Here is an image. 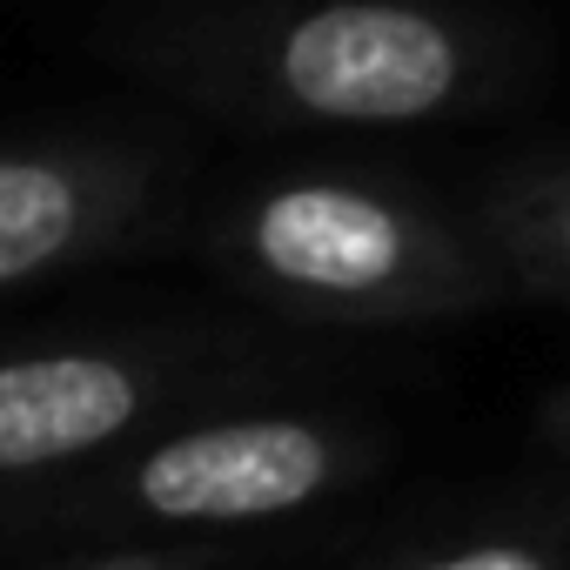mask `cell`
<instances>
[{
    "label": "cell",
    "instance_id": "obj_8",
    "mask_svg": "<svg viewBox=\"0 0 570 570\" xmlns=\"http://www.w3.org/2000/svg\"><path fill=\"white\" fill-rule=\"evenodd\" d=\"M537 430H543V436H550V443L570 456V383L543 396V410H537Z\"/></svg>",
    "mask_w": 570,
    "mask_h": 570
},
{
    "label": "cell",
    "instance_id": "obj_3",
    "mask_svg": "<svg viewBox=\"0 0 570 570\" xmlns=\"http://www.w3.org/2000/svg\"><path fill=\"white\" fill-rule=\"evenodd\" d=\"M175 48L195 95L296 128H416L490 81V35L430 0H289Z\"/></svg>",
    "mask_w": 570,
    "mask_h": 570
},
{
    "label": "cell",
    "instance_id": "obj_2",
    "mask_svg": "<svg viewBox=\"0 0 570 570\" xmlns=\"http://www.w3.org/2000/svg\"><path fill=\"white\" fill-rule=\"evenodd\" d=\"M370 470L376 436L350 416L242 410L101 456L81 483H61L48 510L81 530L75 563H208L228 557L215 537L309 517Z\"/></svg>",
    "mask_w": 570,
    "mask_h": 570
},
{
    "label": "cell",
    "instance_id": "obj_6",
    "mask_svg": "<svg viewBox=\"0 0 570 570\" xmlns=\"http://www.w3.org/2000/svg\"><path fill=\"white\" fill-rule=\"evenodd\" d=\"M396 570H570V503H497L383 543Z\"/></svg>",
    "mask_w": 570,
    "mask_h": 570
},
{
    "label": "cell",
    "instance_id": "obj_1",
    "mask_svg": "<svg viewBox=\"0 0 570 570\" xmlns=\"http://www.w3.org/2000/svg\"><path fill=\"white\" fill-rule=\"evenodd\" d=\"M208 255L248 303L323 330L443 323L517 296L476 215L450 222L370 175H275L215 215Z\"/></svg>",
    "mask_w": 570,
    "mask_h": 570
},
{
    "label": "cell",
    "instance_id": "obj_4",
    "mask_svg": "<svg viewBox=\"0 0 570 570\" xmlns=\"http://www.w3.org/2000/svg\"><path fill=\"white\" fill-rule=\"evenodd\" d=\"M181 376L188 363L155 343H48L0 356V490L68 483L128 450Z\"/></svg>",
    "mask_w": 570,
    "mask_h": 570
},
{
    "label": "cell",
    "instance_id": "obj_5",
    "mask_svg": "<svg viewBox=\"0 0 570 570\" xmlns=\"http://www.w3.org/2000/svg\"><path fill=\"white\" fill-rule=\"evenodd\" d=\"M161 202V155L141 141H0V296L115 255Z\"/></svg>",
    "mask_w": 570,
    "mask_h": 570
},
{
    "label": "cell",
    "instance_id": "obj_7",
    "mask_svg": "<svg viewBox=\"0 0 570 570\" xmlns=\"http://www.w3.org/2000/svg\"><path fill=\"white\" fill-rule=\"evenodd\" d=\"M476 228L503 255L517 296L570 303V161H537L476 202Z\"/></svg>",
    "mask_w": 570,
    "mask_h": 570
}]
</instances>
